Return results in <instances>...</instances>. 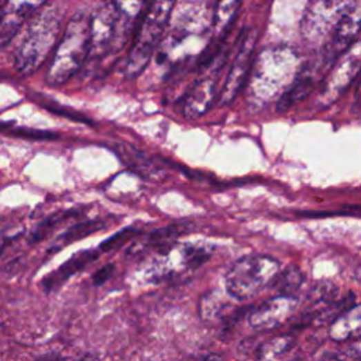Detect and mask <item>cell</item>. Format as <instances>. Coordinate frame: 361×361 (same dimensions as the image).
I'll return each mask as SVG.
<instances>
[{
	"label": "cell",
	"instance_id": "6da1fadb",
	"mask_svg": "<svg viewBox=\"0 0 361 361\" xmlns=\"http://www.w3.org/2000/svg\"><path fill=\"white\" fill-rule=\"evenodd\" d=\"M297 58L291 50H267L254 59L248 78L250 95L253 101L269 102L281 97L295 79Z\"/></svg>",
	"mask_w": 361,
	"mask_h": 361
},
{
	"label": "cell",
	"instance_id": "7a4b0ae2",
	"mask_svg": "<svg viewBox=\"0 0 361 361\" xmlns=\"http://www.w3.org/2000/svg\"><path fill=\"white\" fill-rule=\"evenodd\" d=\"M177 0H153L136 35L124 65V75L139 77L150 64L166 32Z\"/></svg>",
	"mask_w": 361,
	"mask_h": 361
},
{
	"label": "cell",
	"instance_id": "3957f363",
	"mask_svg": "<svg viewBox=\"0 0 361 361\" xmlns=\"http://www.w3.org/2000/svg\"><path fill=\"white\" fill-rule=\"evenodd\" d=\"M89 20L90 17L75 14L65 28L55 47L54 58L47 74L51 86H61L71 79L89 57Z\"/></svg>",
	"mask_w": 361,
	"mask_h": 361
},
{
	"label": "cell",
	"instance_id": "277c9868",
	"mask_svg": "<svg viewBox=\"0 0 361 361\" xmlns=\"http://www.w3.org/2000/svg\"><path fill=\"white\" fill-rule=\"evenodd\" d=\"M61 31V14L55 9L40 13L32 21L14 55L16 70L31 75L41 68L48 54L58 44Z\"/></svg>",
	"mask_w": 361,
	"mask_h": 361
},
{
	"label": "cell",
	"instance_id": "5b68a950",
	"mask_svg": "<svg viewBox=\"0 0 361 361\" xmlns=\"http://www.w3.org/2000/svg\"><path fill=\"white\" fill-rule=\"evenodd\" d=\"M280 271V262L269 255L251 254L233 262L226 274L227 293L243 302L270 285Z\"/></svg>",
	"mask_w": 361,
	"mask_h": 361
},
{
	"label": "cell",
	"instance_id": "8992f818",
	"mask_svg": "<svg viewBox=\"0 0 361 361\" xmlns=\"http://www.w3.org/2000/svg\"><path fill=\"white\" fill-rule=\"evenodd\" d=\"M361 31V0H340V9L323 54V62L335 64L354 41Z\"/></svg>",
	"mask_w": 361,
	"mask_h": 361
},
{
	"label": "cell",
	"instance_id": "52a82bcc",
	"mask_svg": "<svg viewBox=\"0 0 361 361\" xmlns=\"http://www.w3.org/2000/svg\"><path fill=\"white\" fill-rule=\"evenodd\" d=\"M119 36V12L115 3H104L89 20V57L101 58Z\"/></svg>",
	"mask_w": 361,
	"mask_h": 361
},
{
	"label": "cell",
	"instance_id": "ba28073f",
	"mask_svg": "<svg viewBox=\"0 0 361 361\" xmlns=\"http://www.w3.org/2000/svg\"><path fill=\"white\" fill-rule=\"evenodd\" d=\"M339 9L340 0H312L301 23L305 41L319 44L326 37H331Z\"/></svg>",
	"mask_w": 361,
	"mask_h": 361
},
{
	"label": "cell",
	"instance_id": "9c48e42d",
	"mask_svg": "<svg viewBox=\"0 0 361 361\" xmlns=\"http://www.w3.org/2000/svg\"><path fill=\"white\" fill-rule=\"evenodd\" d=\"M254 50H255V36L253 32H248L242 41V46L233 59L232 68L228 71V75L226 78L224 86L220 92L222 105L232 104L236 99V96L240 93L242 88L247 85L255 59Z\"/></svg>",
	"mask_w": 361,
	"mask_h": 361
},
{
	"label": "cell",
	"instance_id": "30bf717a",
	"mask_svg": "<svg viewBox=\"0 0 361 361\" xmlns=\"http://www.w3.org/2000/svg\"><path fill=\"white\" fill-rule=\"evenodd\" d=\"M335 62L336 65L331 75L327 77L322 90V99L326 104L338 99L339 95L355 79L361 67V48H355L353 46Z\"/></svg>",
	"mask_w": 361,
	"mask_h": 361
},
{
	"label": "cell",
	"instance_id": "8fae6325",
	"mask_svg": "<svg viewBox=\"0 0 361 361\" xmlns=\"http://www.w3.org/2000/svg\"><path fill=\"white\" fill-rule=\"evenodd\" d=\"M297 298L278 295V297L254 308L248 315V322L254 329H273V327L284 323L297 309Z\"/></svg>",
	"mask_w": 361,
	"mask_h": 361
},
{
	"label": "cell",
	"instance_id": "7c38bea8",
	"mask_svg": "<svg viewBox=\"0 0 361 361\" xmlns=\"http://www.w3.org/2000/svg\"><path fill=\"white\" fill-rule=\"evenodd\" d=\"M215 90L216 85L211 77H205L192 85L184 97V116L191 120L204 116L215 101Z\"/></svg>",
	"mask_w": 361,
	"mask_h": 361
},
{
	"label": "cell",
	"instance_id": "4fadbf2b",
	"mask_svg": "<svg viewBox=\"0 0 361 361\" xmlns=\"http://www.w3.org/2000/svg\"><path fill=\"white\" fill-rule=\"evenodd\" d=\"M99 257V253L95 251V250H84L81 253H77L75 255H72L67 262H64V264L55 270L54 273L48 274L44 280H43V288L46 292H51L55 291L57 288H59L65 281H68L70 278H72L77 273L82 271L85 267H88L90 262L96 261V258Z\"/></svg>",
	"mask_w": 361,
	"mask_h": 361
},
{
	"label": "cell",
	"instance_id": "5bb4252c",
	"mask_svg": "<svg viewBox=\"0 0 361 361\" xmlns=\"http://www.w3.org/2000/svg\"><path fill=\"white\" fill-rule=\"evenodd\" d=\"M243 0H211V28L215 40H222L233 24Z\"/></svg>",
	"mask_w": 361,
	"mask_h": 361
},
{
	"label": "cell",
	"instance_id": "9a60e30c",
	"mask_svg": "<svg viewBox=\"0 0 361 361\" xmlns=\"http://www.w3.org/2000/svg\"><path fill=\"white\" fill-rule=\"evenodd\" d=\"M112 150L128 168L139 173L142 177L154 178L159 173L154 161L143 151L135 148L133 146H130L127 143H115L112 146Z\"/></svg>",
	"mask_w": 361,
	"mask_h": 361
},
{
	"label": "cell",
	"instance_id": "2e32d148",
	"mask_svg": "<svg viewBox=\"0 0 361 361\" xmlns=\"http://www.w3.org/2000/svg\"><path fill=\"white\" fill-rule=\"evenodd\" d=\"M228 306L231 305H228V302L222 297V295H219L216 292H211L199 302V315L202 316V319H205L208 322L223 320L224 323L231 326V324L236 323L242 311H239L236 313H227Z\"/></svg>",
	"mask_w": 361,
	"mask_h": 361
},
{
	"label": "cell",
	"instance_id": "e0dca14e",
	"mask_svg": "<svg viewBox=\"0 0 361 361\" xmlns=\"http://www.w3.org/2000/svg\"><path fill=\"white\" fill-rule=\"evenodd\" d=\"M338 340H354L361 338V305L353 306L339 316L332 332Z\"/></svg>",
	"mask_w": 361,
	"mask_h": 361
},
{
	"label": "cell",
	"instance_id": "ac0fdd59",
	"mask_svg": "<svg viewBox=\"0 0 361 361\" xmlns=\"http://www.w3.org/2000/svg\"><path fill=\"white\" fill-rule=\"evenodd\" d=\"M293 346L295 340L289 336L274 338L258 347L255 361H284Z\"/></svg>",
	"mask_w": 361,
	"mask_h": 361
},
{
	"label": "cell",
	"instance_id": "d6986e66",
	"mask_svg": "<svg viewBox=\"0 0 361 361\" xmlns=\"http://www.w3.org/2000/svg\"><path fill=\"white\" fill-rule=\"evenodd\" d=\"M304 282V274L297 267H288L285 270H280L277 275L270 282L269 288L277 291L280 295H285V297H292L297 292Z\"/></svg>",
	"mask_w": 361,
	"mask_h": 361
},
{
	"label": "cell",
	"instance_id": "ffe728a7",
	"mask_svg": "<svg viewBox=\"0 0 361 361\" xmlns=\"http://www.w3.org/2000/svg\"><path fill=\"white\" fill-rule=\"evenodd\" d=\"M74 216H77L75 211L58 212V213L51 215L50 217H47L41 223H39L35 231H32V233L30 236V243H40L41 240L48 237L61 223H64L65 220L70 219V217H74Z\"/></svg>",
	"mask_w": 361,
	"mask_h": 361
},
{
	"label": "cell",
	"instance_id": "44dd1931",
	"mask_svg": "<svg viewBox=\"0 0 361 361\" xmlns=\"http://www.w3.org/2000/svg\"><path fill=\"white\" fill-rule=\"evenodd\" d=\"M212 251L206 246L199 244H185L181 248L182 264L188 270H198L205 262L209 261Z\"/></svg>",
	"mask_w": 361,
	"mask_h": 361
},
{
	"label": "cell",
	"instance_id": "7402d4cb",
	"mask_svg": "<svg viewBox=\"0 0 361 361\" xmlns=\"http://www.w3.org/2000/svg\"><path fill=\"white\" fill-rule=\"evenodd\" d=\"M105 227V223L102 220H86V222H81L77 223L74 226H71L67 232H65L58 240L62 244H70L74 243L77 240L85 239L89 235H93L96 232H99L101 228Z\"/></svg>",
	"mask_w": 361,
	"mask_h": 361
},
{
	"label": "cell",
	"instance_id": "603a6c76",
	"mask_svg": "<svg viewBox=\"0 0 361 361\" xmlns=\"http://www.w3.org/2000/svg\"><path fill=\"white\" fill-rule=\"evenodd\" d=\"M186 232V227L185 226H179V224H173L168 227H164L159 228V231L154 232L150 236L148 243L153 247L157 248H170L173 246V243Z\"/></svg>",
	"mask_w": 361,
	"mask_h": 361
},
{
	"label": "cell",
	"instance_id": "cb8c5ba5",
	"mask_svg": "<svg viewBox=\"0 0 361 361\" xmlns=\"http://www.w3.org/2000/svg\"><path fill=\"white\" fill-rule=\"evenodd\" d=\"M135 235H137V231L135 227H127V228H123V231H120L119 233L113 235L112 237H109L108 240H105L99 248L101 251L104 253H108V251H112V250H116V248H120L123 244H126L131 237H135Z\"/></svg>",
	"mask_w": 361,
	"mask_h": 361
},
{
	"label": "cell",
	"instance_id": "d4e9b609",
	"mask_svg": "<svg viewBox=\"0 0 361 361\" xmlns=\"http://www.w3.org/2000/svg\"><path fill=\"white\" fill-rule=\"evenodd\" d=\"M9 133L13 135V136H17V137H23V139H27V140H36V142L58 139V135L51 133V131L32 130V128H13V127H10Z\"/></svg>",
	"mask_w": 361,
	"mask_h": 361
},
{
	"label": "cell",
	"instance_id": "484cf974",
	"mask_svg": "<svg viewBox=\"0 0 361 361\" xmlns=\"http://www.w3.org/2000/svg\"><path fill=\"white\" fill-rule=\"evenodd\" d=\"M43 106H44L47 110H50V112H52V113H55V115H58V116L67 117V119H70V120H72V121H79V123L92 124V120H90V119H88L86 116H84V115H81V113H78V112L70 110L68 108H64V106H59V105H55V104H50V102H44Z\"/></svg>",
	"mask_w": 361,
	"mask_h": 361
},
{
	"label": "cell",
	"instance_id": "4316f807",
	"mask_svg": "<svg viewBox=\"0 0 361 361\" xmlns=\"http://www.w3.org/2000/svg\"><path fill=\"white\" fill-rule=\"evenodd\" d=\"M113 271H115V266L112 264H108L105 267H102L101 270H97L93 277H92V282L95 286H101L104 285L108 280H110V277L113 275Z\"/></svg>",
	"mask_w": 361,
	"mask_h": 361
},
{
	"label": "cell",
	"instance_id": "83f0119b",
	"mask_svg": "<svg viewBox=\"0 0 361 361\" xmlns=\"http://www.w3.org/2000/svg\"><path fill=\"white\" fill-rule=\"evenodd\" d=\"M188 361H220V357L212 353H204V354H196L191 357Z\"/></svg>",
	"mask_w": 361,
	"mask_h": 361
},
{
	"label": "cell",
	"instance_id": "f1b7e54d",
	"mask_svg": "<svg viewBox=\"0 0 361 361\" xmlns=\"http://www.w3.org/2000/svg\"><path fill=\"white\" fill-rule=\"evenodd\" d=\"M349 353H350V355H353V357H361V338L354 339V343H353V346L350 347Z\"/></svg>",
	"mask_w": 361,
	"mask_h": 361
},
{
	"label": "cell",
	"instance_id": "f546056e",
	"mask_svg": "<svg viewBox=\"0 0 361 361\" xmlns=\"http://www.w3.org/2000/svg\"><path fill=\"white\" fill-rule=\"evenodd\" d=\"M318 361H344V360L336 353H324Z\"/></svg>",
	"mask_w": 361,
	"mask_h": 361
},
{
	"label": "cell",
	"instance_id": "4dcf8cb0",
	"mask_svg": "<svg viewBox=\"0 0 361 361\" xmlns=\"http://www.w3.org/2000/svg\"><path fill=\"white\" fill-rule=\"evenodd\" d=\"M357 89H355V101H357V105L361 106V67H360V71L357 74Z\"/></svg>",
	"mask_w": 361,
	"mask_h": 361
}]
</instances>
